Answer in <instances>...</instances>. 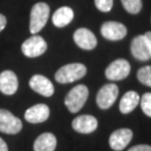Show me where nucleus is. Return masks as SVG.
Masks as SVG:
<instances>
[{
  "label": "nucleus",
  "mask_w": 151,
  "mask_h": 151,
  "mask_svg": "<svg viewBox=\"0 0 151 151\" xmlns=\"http://www.w3.org/2000/svg\"><path fill=\"white\" fill-rule=\"evenodd\" d=\"M86 67L81 63H72L62 66L55 74V80L60 84H68L78 81L86 75Z\"/></svg>",
  "instance_id": "f257e3e1"
},
{
  "label": "nucleus",
  "mask_w": 151,
  "mask_h": 151,
  "mask_svg": "<svg viewBox=\"0 0 151 151\" xmlns=\"http://www.w3.org/2000/svg\"><path fill=\"white\" fill-rule=\"evenodd\" d=\"M50 8L45 2H37L32 6L30 11V22H29V30L32 35H37L43 29L48 20Z\"/></svg>",
  "instance_id": "f03ea898"
},
{
  "label": "nucleus",
  "mask_w": 151,
  "mask_h": 151,
  "mask_svg": "<svg viewBox=\"0 0 151 151\" xmlns=\"http://www.w3.org/2000/svg\"><path fill=\"white\" fill-rule=\"evenodd\" d=\"M88 97V88L84 84L74 86L65 97V105L70 113H76L81 110Z\"/></svg>",
  "instance_id": "7ed1b4c3"
},
{
  "label": "nucleus",
  "mask_w": 151,
  "mask_h": 151,
  "mask_svg": "<svg viewBox=\"0 0 151 151\" xmlns=\"http://www.w3.org/2000/svg\"><path fill=\"white\" fill-rule=\"evenodd\" d=\"M47 50V43L42 36L32 35L22 45V52L28 58H35L43 55Z\"/></svg>",
  "instance_id": "20e7f679"
},
{
  "label": "nucleus",
  "mask_w": 151,
  "mask_h": 151,
  "mask_svg": "<svg viewBox=\"0 0 151 151\" xmlns=\"http://www.w3.org/2000/svg\"><path fill=\"white\" fill-rule=\"evenodd\" d=\"M22 129V122L10 111L0 109V132L6 134H17Z\"/></svg>",
  "instance_id": "39448f33"
},
{
  "label": "nucleus",
  "mask_w": 151,
  "mask_h": 151,
  "mask_svg": "<svg viewBox=\"0 0 151 151\" xmlns=\"http://www.w3.org/2000/svg\"><path fill=\"white\" fill-rule=\"evenodd\" d=\"M119 95V87L115 84H105L103 85L96 95L97 106L102 110H108L114 104Z\"/></svg>",
  "instance_id": "423d86ee"
},
{
  "label": "nucleus",
  "mask_w": 151,
  "mask_h": 151,
  "mask_svg": "<svg viewBox=\"0 0 151 151\" xmlns=\"http://www.w3.org/2000/svg\"><path fill=\"white\" fill-rule=\"evenodd\" d=\"M131 70L130 63L127 60L119 58L112 62L105 70V76L110 81H121L128 77Z\"/></svg>",
  "instance_id": "0eeeda50"
},
{
  "label": "nucleus",
  "mask_w": 151,
  "mask_h": 151,
  "mask_svg": "<svg viewBox=\"0 0 151 151\" xmlns=\"http://www.w3.org/2000/svg\"><path fill=\"white\" fill-rule=\"evenodd\" d=\"M127 27L118 22H106L101 26V34L105 39L116 42L127 36Z\"/></svg>",
  "instance_id": "6e6552de"
},
{
  "label": "nucleus",
  "mask_w": 151,
  "mask_h": 151,
  "mask_svg": "<svg viewBox=\"0 0 151 151\" xmlns=\"http://www.w3.org/2000/svg\"><path fill=\"white\" fill-rule=\"evenodd\" d=\"M133 137V132L130 129H118L110 135L109 145L114 151H121L125 149Z\"/></svg>",
  "instance_id": "1a4fd4ad"
},
{
  "label": "nucleus",
  "mask_w": 151,
  "mask_h": 151,
  "mask_svg": "<svg viewBox=\"0 0 151 151\" xmlns=\"http://www.w3.org/2000/svg\"><path fill=\"white\" fill-rule=\"evenodd\" d=\"M29 86L32 91H35L36 93L45 97H50L55 92L54 85L50 82V80L39 74L32 76V78L29 80Z\"/></svg>",
  "instance_id": "9d476101"
},
{
  "label": "nucleus",
  "mask_w": 151,
  "mask_h": 151,
  "mask_svg": "<svg viewBox=\"0 0 151 151\" xmlns=\"http://www.w3.org/2000/svg\"><path fill=\"white\" fill-rule=\"evenodd\" d=\"M73 38L76 45L80 48L85 49V50H92L97 45V39L95 35L87 28H78L74 32Z\"/></svg>",
  "instance_id": "9b49d317"
},
{
  "label": "nucleus",
  "mask_w": 151,
  "mask_h": 151,
  "mask_svg": "<svg viewBox=\"0 0 151 151\" xmlns=\"http://www.w3.org/2000/svg\"><path fill=\"white\" fill-rule=\"evenodd\" d=\"M99 122L95 116L88 115V114H83L78 115L72 122V128L78 133H92L97 129Z\"/></svg>",
  "instance_id": "f8f14e48"
},
{
  "label": "nucleus",
  "mask_w": 151,
  "mask_h": 151,
  "mask_svg": "<svg viewBox=\"0 0 151 151\" xmlns=\"http://www.w3.org/2000/svg\"><path fill=\"white\" fill-rule=\"evenodd\" d=\"M49 108L46 104H36L32 108L26 110L25 112V120L29 123H42L45 122L49 118Z\"/></svg>",
  "instance_id": "ddd939ff"
},
{
  "label": "nucleus",
  "mask_w": 151,
  "mask_h": 151,
  "mask_svg": "<svg viewBox=\"0 0 151 151\" xmlns=\"http://www.w3.org/2000/svg\"><path fill=\"white\" fill-rule=\"evenodd\" d=\"M18 90V77L12 70L0 73V92L5 95H14Z\"/></svg>",
  "instance_id": "4468645a"
},
{
  "label": "nucleus",
  "mask_w": 151,
  "mask_h": 151,
  "mask_svg": "<svg viewBox=\"0 0 151 151\" xmlns=\"http://www.w3.org/2000/svg\"><path fill=\"white\" fill-rule=\"evenodd\" d=\"M131 53L133 57L141 62H146L150 60V53L148 48L146 37L145 35H139L132 39L131 42Z\"/></svg>",
  "instance_id": "2eb2a0df"
},
{
  "label": "nucleus",
  "mask_w": 151,
  "mask_h": 151,
  "mask_svg": "<svg viewBox=\"0 0 151 151\" xmlns=\"http://www.w3.org/2000/svg\"><path fill=\"white\" fill-rule=\"evenodd\" d=\"M57 146L56 137L50 132L40 134L34 142V151H55Z\"/></svg>",
  "instance_id": "dca6fc26"
},
{
  "label": "nucleus",
  "mask_w": 151,
  "mask_h": 151,
  "mask_svg": "<svg viewBox=\"0 0 151 151\" xmlns=\"http://www.w3.org/2000/svg\"><path fill=\"white\" fill-rule=\"evenodd\" d=\"M74 18V11L70 7L64 6V7H60L57 10L54 12L53 15V24L54 26L58 28H63L65 26H67Z\"/></svg>",
  "instance_id": "f3484780"
},
{
  "label": "nucleus",
  "mask_w": 151,
  "mask_h": 151,
  "mask_svg": "<svg viewBox=\"0 0 151 151\" xmlns=\"http://www.w3.org/2000/svg\"><path fill=\"white\" fill-rule=\"evenodd\" d=\"M140 103V97H139V94L134 91H129L124 94L121 101H120V111L123 114H128L131 113L135 108L137 105Z\"/></svg>",
  "instance_id": "a211bd4d"
},
{
  "label": "nucleus",
  "mask_w": 151,
  "mask_h": 151,
  "mask_svg": "<svg viewBox=\"0 0 151 151\" xmlns=\"http://www.w3.org/2000/svg\"><path fill=\"white\" fill-rule=\"evenodd\" d=\"M122 6L129 14L137 15L142 9V0H121Z\"/></svg>",
  "instance_id": "6ab92c4d"
},
{
  "label": "nucleus",
  "mask_w": 151,
  "mask_h": 151,
  "mask_svg": "<svg viewBox=\"0 0 151 151\" xmlns=\"http://www.w3.org/2000/svg\"><path fill=\"white\" fill-rule=\"evenodd\" d=\"M138 80L140 83L151 87V66H143L137 73Z\"/></svg>",
  "instance_id": "aec40b11"
},
{
  "label": "nucleus",
  "mask_w": 151,
  "mask_h": 151,
  "mask_svg": "<svg viewBox=\"0 0 151 151\" xmlns=\"http://www.w3.org/2000/svg\"><path fill=\"white\" fill-rule=\"evenodd\" d=\"M139 104L141 105V109H142L143 113L146 114L147 116L151 118V93L150 92L145 93V94L142 95Z\"/></svg>",
  "instance_id": "412c9836"
},
{
  "label": "nucleus",
  "mask_w": 151,
  "mask_h": 151,
  "mask_svg": "<svg viewBox=\"0 0 151 151\" xmlns=\"http://www.w3.org/2000/svg\"><path fill=\"white\" fill-rule=\"evenodd\" d=\"M95 7L102 12H109L113 7V0H94Z\"/></svg>",
  "instance_id": "4be33fe9"
},
{
  "label": "nucleus",
  "mask_w": 151,
  "mask_h": 151,
  "mask_svg": "<svg viewBox=\"0 0 151 151\" xmlns=\"http://www.w3.org/2000/svg\"><path fill=\"white\" fill-rule=\"evenodd\" d=\"M128 151H151V146L149 145H138L130 148Z\"/></svg>",
  "instance_id": "5701e85b"
},
{
  "label": "nucleus",
  "mask_w": 151,
  "mask_h": 151,
  "mask_svg": "<svg viewBox=\"0 0 151 151\" xmlns=\"http://www.w3.org/2000/svg\"><path fill=\"white\" fill-rule=\"evenodd\" d=\"M6 25H7V18L2 14H0V32L5 29Z\"/></svg>",
  "instance_id": "b1692460"
},
{
  "label": "nucleus",
  "mask_w": 151,
  "mask_h": 151,
  "mask_svg": "<svg viewBox=\"0 0 151 151\" xmlns=\"http://www.w3.org/2000/svg\"><path fill=\"white\" fill-rule=\"evenodd\" d=\"M147 44H148V48H149V53H150V58H151V32H147L145 34Z\"/></svg>",
  "instance_id": "393cba45"
},
{
  "label": "nucleus",
  "mask_w": 151,
  "mask_h": 151,
  "mask_svg": "<svg viewBox=\"0 0 151 151\" xmlns=\"http://www.w3.org/2000/svg\"><path fill=\"white\" fill-rule=\"evenodd\" d=\"M0 151H8V146L5 141L0 138Z\"/></svg>",
  "instance_id": "a878e982"
}]
</instances>
